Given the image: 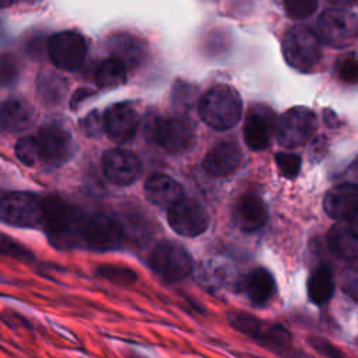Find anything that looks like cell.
I'll return each mask as SVG.
<instances>
[{
  "label": "cell",
  "instance_id": "cell-7",
  "mask_svg": "<svg viewBox=\"0 0 358 358\" xmlns=\"http://www.w3.org/2000/svg\"><path fill=\"white\" fill-rule=\"evenodd\" d=\"M43 199L25 192L8 193L0 199V222L20 227L35 228L42 225Z\"/></svg>",
  "mask_w": 358,
  "mask_h": 358
},
{
  "label": "cell",
  "instance_id": "cell-12",
  "mask_svg": "<svg viewBox=\"0 0 358 358\" xmlns=\"http://www.w3.org/2000/svg\"><path fill=\"white\" fill-rule=\"evenodd\" d=\"M41 164L59 166L74 154V141L70 133L57 124H46L35 136Z\"/></svg>",
  "mask_w": 358,
  "mask_h": 358
},
{
  "label": "cell",
  "instance_id": "cell-23",
  "mask_svg": "<svg viewBox=\"0 0 358 358\" xmlns=\"http://www.w3.org/2000/svg\"><path fill=\"white\" fill-rule=\"evenodd\" d=\"M3 130L22 131L32 123V108L21 98H10L0 105Z\"/></svg>",
  "mask_w": 358,
  "mask_h": 358
},
{
  "label": "cell",
  "instance_id": "cell-18",
  "mask_svg": "<svg viewBox=\"0 0 358 358\" xmlns=\"http://www.w3.org/2000/svg\"><path fill=\"white\" fill-rule=\"evenodd\" d=\"M243 159L242 150L232 141L214 145L203 158V169L214 178H225L238 171Z\"/></svg>",
  "mask_w": 358,
  "mask_h": 358
},
{
  "label": "cell",
  "instance_id": "cell-34",
  "mask_svg": "<svg viewBox=\"0 0 358 358\" xmlns=\"http://www.w3.org/2000/svg\"><path fill=\"white\" fill-rule=\"evenodd\" d=\"M341 289L355 302H358V264L345 268L341 274Z\"/></svg>",
  "mask_w": 358,
  "mask_h": 358
},
{
  "label": "cell",
  "instance_id": "cell-31",
  "mask_svg": "<svg viewBox=\"0 0 358 358\" xmlns=\"http://www.w3.org/2000/svg\"><path fill=\"white\" fill-rule=\"evenodd\" d=\"M337 76L347 84L358 83V59L354 55H345L337 62Z\"/></svg>",
  "mask_w": 358,
  "mask_h": 358
},
{
  "label": "cell",
  "instance_id": "cell-13",
  "mask_svg": "<svg viewBox=\"0 0 358 358\" xmlns=\"http://www.w3.org/2000/svg\"><path fill=\"white\" fill-rule=\"evenodd\" d=\"M138 115L130 102L110 105L103 115V130L116 144H126L134 138L138 129Z\"/></svg>",
  "mask_w": 358,
  "mask_h": 358
},
{
  "label": "cell",
  "instance_id": "cell-36",
  "mask_svg": "<svg viewBox=\"0 0 358 358\" xmlns=\"http://www.w3.org/2000/svg\"><path fill=\"white\" fill-rule=\"evenodd\" d=\"M309 343L312 347H315L317 351L324 354L327 358H347L345 355H343V352L340 350H337L334 345H331L326 340L313 337V338H309Z\"/></svg>",
  "mask_w": 358,
  "mask_h": 358
},
{
  "label": "cell",
  "instance_id": "cell-8",
  "mask_svg": "<svg viewBox=\"0 0 358 358\" xmlns=\"http://www.w3.org/2000/svg\"><path fill=\"white\" fill-rule=\"evenodd\" d=\"M148 264L154 273L169 282L183 280L190 274L193 267L187 250L182 245L171 241H162L152 248Z\"/></svg>",
  "mask_w": 358,
  "mask_h": 358
},
{
  "label": "cell",
  "instance_id": "cell-29",
  "mask_svg": "<svg viewBox=\"0 0 358 358\" xmlns=\"http://www.w3.org/2000/svg\"><path fill=\"white\" fill-rule=\"evenodd\" d=\"M96 273L98 275L109 280V281H113V282H117V284H131L134 281H137V274L129 268V267H124V266H116V264H103V266H99L96 268Z\"/></svg>",
  "mask_w": 358,
  "mask_h": 358
},
{
  "label": "cell",
  "instance_id": "cell-33",
  "mask_svg": "<svg viewBox=\"0 0 358 358\" xmlns=\"http://www.w3.org/2000/svg\"><path fill=\"white\" fill-rule=\"evenodd\" d=\"M18 74L17 63L11 55L0 53V88L15 81Z\"/></svg>",
  "mask_w": 358,
  "mask_h": 358
},
{
  "label": "cell",
  "instance_id": "cell-11",
  "mask_svg": "<svg viewBox=\"0 0 358 358\" xmlns=\"http://www.w3.org/2000/svg\"><path fill=\"white\" fill-rule=\"evenodd\" d=\"M166 220L169 227L179 235L194 238L208 228V214L196 200L182 197L168 207Z\"/></svg>",
  "mask_w": 358,
  "mask_h": 358
},
{
  "label": "cell",
  "instance_id": "cell-41",
  "mask_svg": "<svg viewBox=\"0 0 358 358\" xmlns=\"http://www.w3.org/2000/svg\"><path fill=\"white\" fill-rule=\"evenodd\" d=\"M17 0H0V8H6L10 7L11 4H14Z\"/></svg>",
  "mask_w": 358,
  "mask_h": 358
},
{
  "label": "cell",
  "instance_id": "cell-15",
  "mask_svg": "<svg viewBox=\"0 0 358 358\" xmlns=\"http://www.w3.org/2000/svg\"><path fill=\"white\" fill-rule=\"evenodd\" d=\"M274 130V113L266 105H253L245 119L243 137L248 147L262 151L268 147Z\"/></svg>",
  "mask_w": 358,
  "mask_h": 358
},
{
  "label": "cell",
  "instance_id": "cell-2",
  "mask_svg": "<svg viewBox=\"0 0 358 358\" xmlns=\"http://www.w3.org/2000/svg\"><path fill=\"white\" fill-rule=\"evenodd\" d=\"M199 115L207 126L215 130H228L241 120V95L232 85L215 84L200 98Z\"/></svg>",
  "mask_w": 358,
  "mask_h": 358
},
{
  "label": "cell",
  "instance_id": "cell-22",
  "mask_svg": "<svg viewBox=\"0 0 358 358\" xmlns=\"http://www.w3.org/2000/svg\"><path fill=\"white\" fill-rule=\"evenodd\" d=\"M245 291L253 305L264 306L275 294V281L268 270L259 267L246 277Z\"/></svg>",
  "mask_w": 358,
  "mask_h": 358
},
{
  "label": "cell",
  "instance_id": "cell-17",
  "mask_svg": "<svg viewBox=\"0 0 358 358\" xmlns=\"http://www.w3.org/2000/svg\"><path fill=\"white\" fill-rule=\"evenodd\" d=\"M232 217L241 231L256 232L267 222V206L257 193L246 192L236 200Z\"/></svg>",
  "mask_w": 358,
  "mask_h": 358
},
{
  "label": "cell",
  "instance_id": "cell-19",
  "mask_svg": "<svg viewBox=\"0 0 358 358\" xmlns=\"http://www.w3.org/2000/svg\"><path fill=\"white\" fill-rule=\"evenodd\" d=\"M327 248L341 260L358 259V222L355 220L338 221L327 232Z\"/></svg>",
  "mask_w": 358,
  "mask_h": 358
},
{
  "label": "cell",
  "instance_id": "cell-14",
  "mask_svg": "<svg viewBox=\"0 0 358 358\" xmlns=\"http://www.w3.org/2000/svg\"><path fill=\"white\" fill-rule=\"evenodd\" d=\"M102 171L106 179L117 186L131 185L141 172V162L129 150L112 148L102 157Z\"/></svg>",
  "mask_w": 358,
  "mask_h": 358
},
{
  "label": "cell",
  "instance_id": "cell-10",
  "mask_svg": "<svg viewBox=\"0 0 358 358\" xmlns=\"http://www.w3.org/2000/svg\"><path fill=\"white\" fill-rule=\"evenodd\" d=\"M88 45L85 38L76 31H62L50 36L48 53L50 62L62 70H77L85 60Z\"/></svg>",
  "mask_w": 358,
  "mask_h": 358
},
{
  "label": "cell",
  "instance_id": "cell-16",
  "mask_svg": "<svg viewBox=\"0 0 358 358\" xmlns=\"http://www.w3.org/2000/svg\"><path fill=\"white\" fill-rule=\"evenodd\" d=\"M323 208L336 221H348L358 217V185L340 183L327 190Z\"/></svg>",
  "mask_w": 358,
  "mask_h": 358
},
{
  "label": "cell",
  "instance_id": "cell-39",
  "mask_svg": "<svg viewBox=\"0 0 358 358\" xmlns=\"http://www.w3.org/2000/svg\"><path fill=\"white\" fill-rule=\"evenodd\" d=\"M331 6L338 7V8H348L355 4H358V0H327Z\"/></svg>",
  "mask_w": 358,
  "mask_h": 358
},
{
  "label": "cell",
  "instance_id": "cell-6",
  "mask_svg": "<svg viewBox=\"0 0 358 358\" xmlns=\"http://www.w3.org/2000/svg\"><path fill=\"white\" fill-rule=\"evenodd\" d=\"M123 241L124 231L117 220L101 211L85 213L81 229V248L106 252L120 248Z\"/></svg>",
  "mask_w": 358,
  "mask_h": 358
},
{
  "label": "cell",
  "instance_id": "cell-27",
  "mask_svg": "<svg viewBox=\"0 0 358 358\" xmlns=\"http://www.w3.org/2000/svg\"><path fill=\"white\" fill-rule=\"evenodd\" d=\"M229 323L232 324L234 329H236L238 331L260 341L262 334L264 331L266 324H263L259 319H256L255 316L249 315V313H243V312H234L229 315Z\"/></svg>",
  "mask_w": 358,
  "mask_h": 358
},
{
  "label": "cell",
  "instance_id": "cell-30",
  "mask_svg": "<svg viewBox=\"0 0 358 358\" xmlns=\"http://www.w3.org/2000/svg\"><path fill=\"white\" fill-rule=\"evenodd\" d=\"M285 14L292 20H303L317 8V0H284Z\"/></svg>",
  "mask_w": 358,
  "mask_h": 358
},
{
  "label": "cell",
  "instance_id": "cell-35",
  "mask_svg": "<svg viewBox=\"0 0 358 358\" xmlns=\"http://www.w3.org/2000/svg\"><path fill=\"white\" fill-rule=\"evenodd\" d=\"M83 129L90 137H98L103 129V120L101 122L98 110H91L83 120Z\"/></svg>",
  "mask_w": 358,
  "mask_h": 358
},
{
  "label": "cell",
  "instance_id": "cell-32",
  "mask_svg": "<svg viewBox=\"0 0 358 358\" xmlns=\"http://www.w3.org/2000/svg\"><path fill=\"white\" fill-rule=\"evenodd\" d=\"M275 164L280 173L288 179L295 178L301 169V158L299 155L292 152L275 154Z\"/></svg>",
  "mask_w": 358,
  "mask_h": 358
},
{
  "label": "cell",
  "instance_id": "cell-28",
  "mask_svg": "<svg viewBox=\"0 0 358 358\" xmlns=\"http://www.w3.org/2000/svg\"><path fill=\"white\" fill-rule=\"evenodd\" d=\"M15 155L24 165H28V166L39 165L41 159H39L35 136H27L20 138L15 144Z\"/></svg>",
  "mask_w": 358,
  "mask_h": 358
},
{
  "label": "cell",
  "instance_id": "cell-42",
  "mask_svg": "<svg viewBox=\"0 0 358 358\" xmlns=\"http://www.w3.org/2000/svg\"><path fill=\"white\" fill-rule=\"evenodd\" d=\"M3 130V124H1V119H0V131Z\"/></svg>",
  "mask_w": 358,
  "mask_h": 358
},
{
  "label": "cell",
  "instance_id": "cell-4",
  "mask_svg": "<svg viewBox=\"0 0 358 358\" xmlns=\"http://www.w3.org/2000/svg\"><path fill=\"white\" fill-rule=\"evenodd\" d=\"M147 138L169 154L187 151L194 141L192 124L183 117H152L145 124Z\"/></svg>",
  "mask_w": 358,
  "mask_h": 358
},
{
  "label": "cell",
  "instance_id": "cell-5",
  "mask_svg": "<svg viewBox=\"0 0 358 358\" xmlns=\"http://www.w3.org/2000/svg\"><path fill=\"white\" fill-rule=\"evenodd\" d=\"M316 35L324 45L344 49L358 38V18L347 8H329L316 22Z\"/></svg>",
  "mask_w": 358,
  "mask_h": 358
},
{
  "label": "cell",
  "instance_id": "cell-24",
  "mask_svg": "<svg viewBox=\"0 0 358 358\" xmlns=\"http://www.w3.org/2000/svg\"><path fill=\"white\" fill-rule=\"evenodd\" d=\"M333 271L327 264L317 266L308 280V296L316 305L327 303L334 292Z\"/></svg>",
  "mask_w": 358,
  "mask_h": 358
},
{
  "label": "cell",
  "instance_id": "cell-9",
  "mask_svg": "<svg viewBox=\"0 0 358 358\" xmlns=\"http://www.w3.org/2000/svg\"><path fill=\"white\" fill-rule=\"evenodd\" d=\"M317 129L316 115L306 106H294L277 122V141L284 148H296L308 143Z\"/></svg>",
  "mask_w": 358,
  "mask_h": 358
},
{
  "label": "cell",
  "instance_id": "cell-40",
  "mask_svg": "<svg viewBox=\"0 0 358 358\" xmlns=\"http://www.w3.org/2000/svg\"><path fill=\"white\" fill-rule=\"evenodd\" d=\"M323 119H324L326 124L330 126V127H334V126L337 124V116H336V113H333L330 109L323 110Z\"/></svg>",
  "mask_w": 358,
  "mask_h": 358
},
{
  "label": "cell",
  "instance_id": "cell-37",
  "mask_svg": "<svg viewBox=\"0 0 358 358\" xmlns=\"http://www.w3.org/2000/svg\"><path fill=\"white\" fill-rule=\"evenodd\" d=\"M324 150H326V138H324L323 136L316 137V138L312 141L310 155L320 158V157L324 154Z\"/></svg>",
  "mask_w": 358,
  "mask_h": 358
},
{
  "label": "cell",
  "instance_id": "cell-3",
  "mask_svg": "<svg viewBox=\"0 0 358 358\" xmlns=\"http://www.w3.org/2000/svg\"><path fill=\"white\" fill-rule=\"evenodd\" d=\"M281 49L285 62L299 71L313 70L322 57L317 35L305 25L289 28L282 36Z\"/></svg>",
  "mask_w": 358,
  "mask_h": 358
},
{
  "label": "cell",
  "instance_id": "cell-20",
  "mask_svg": "<svg viewBox=\"0 0 358 358\" xmlns=\"http://www.w3.org/2000/svg\"><path fill=\"white\" fill-rule=\"evenodd\" d=\"M106 46L110 52V57L120 60L127 70L138 67L145 59V45L133 34H115L108 39Z\"/></svg>",
  "mask_w": 358,
  "mask_h": 358
},
{
  "label": "cell",
  "instance_id": "cell-26",
  "mask_svg": "<svg viewBox=\"0 0 358 358\" xmlns=\"http://www.w3.org/2000/svg\"><path fill=\"white\" fill-rule=\"evenodd\" d=\"M36 91L43 102L53 105L63 99L67 91V81L56 73L42 71L36 78Z\"/></svg>",
  "mask_w": 358,
  "mask_h": 358
},
{
  "label": "cell",
  "instance_id": "cell-25",
  "mask_svg": "<svg viewBox=\"0 0 358 358\" xmlns=\"http://www.w3.org/2000/svg\"><path fill=\"white\" fill-rule=\"evenodd\" d=\"M94 78L99 88L112 90L123 85L127 81V69L120 60L109 57L98 64Z\"/></svg>",
  "mask_w": 358,
  "mask_h": 358
},
{
  "label": "cell",
  "instance_id": "cell-1",
  "mask_svg": "<svg viewBox=\"0 0 358 358\" xmlns=\"http://www.w3.org/2000/svg\"><path fill=\"white\" fill-rule=\"evenodd\" d=\"M85 211L57 197L43 199L42 227L49 242L62 250L81 248Z\"/></svg>",
  "mask_w": 358,
  "mask_h": 358
},
{
  "label": "cell",
  "instance_id": "cell-38",
  "mask_svg": "<svg viewBox=\"0 0 358 358\" xmlns=\"http://www.w3.org/2000/svg\"><path fill=\"white\" fill-rule=\"evenodd\" d=\"M91 95H94V91H92V90H90V88H78V90L74 92L73 98H71L70 106H71V108H77V105H78L81 101H84L85 98L91 96Z\"/></svg>",
  "mask_w": 358,
  "mask_h": 358
},
{
  "label": "cell",
  "instance_id": "cell-21",
  "mask_svg": "<svg viewBox=\"0 0 358 358\" xmlns=\"http://www.w3.org/2000/svg\"><path fill=\"white\" fill-rule=\"evenodd\" d=\"M147 199L157 206H171L182 199L180 185L165 173H154L144 183Z\"/></svg>",
  "mask_w": 358,
  "mask_h": 358
}]
</instances>
